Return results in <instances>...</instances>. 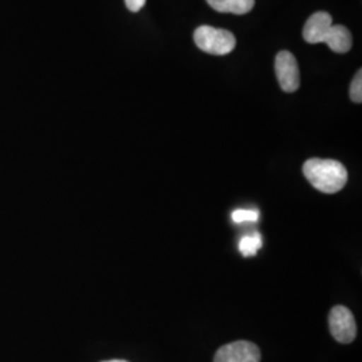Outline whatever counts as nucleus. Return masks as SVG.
<instances>
[{"mask_svg":"<svg viewBox=\"0 0 362 362\" xmlns=\"http://www.w3.org/2000/svg\"><path fill=\"white\" fill-rule=\"evenodd\" d=\"M194 39L200 50L212 55L230 54L236 46V39L233 33L215 27L202 26L196 28Z\"/></svg>","mask_w":362,"mask_h":362,"instance_id":"obj_2","label":"nucleus"},{"mask_svg":"<svg viewBox=\"0 0 362 362\" xmlns=\"http://www.w3.org/2000/svg\"><path fill=\"white\" fill-rule=\"evenodd\" d=\"M103 362H129V361H127V360H109V361H103Z\"/></svg>","mask_w":362,"mask_h":362,"instance_id":"obj_13","label":"nucleus"},{"mask_svg":"<svg viewBox=\"0 0 362 362\" xmlns=\"http://www.w3.org/2000/svg\"><path fill=\"white\" fill-rule=\"evenodd\" d=\"M260 350L248 341H236L221 346L214 362H260Z\"/></svg>","mask_w":362,"mask_h":362,"instance_id":"obj_5","label":"nucleus"},{"mask_svg":"<svg viewBox=\"0 0 362 362\" xmlns=\"http://www.w3.org/2000/svg\"><path fill=\"white\" fill-rule=\"evenodd\" d=\"M333 26V18L330 13L320 11L313 13L303 27V38L311 45L324 43L325 38Z\"/></svg>","mask_w":362,"mask_h":362,"instance_id":"obj_6","label":"nucleus"},{"mask_svg":"<svg viewBox=\"0 0 362 362\" xmlns=\"http://www.w3.org/2000/svg\"><path fill=\"white\" fill-rule=\"evenodd\" d=\"M262 247V235L258 233L246 235L239 242V251L245 258L255 257Z\"/></svg>","mask_w":362,"mask_h":362,"instance_id":"obj_9","label":"nucleus"},{"mask_svg":"<svg viewBox=\"0 0 362 362\" xmlns=\"http://www.w3.org/2000/svg\"><path fill=\"white\" fill-rule=\"evenodd\" d=\"M235 223H243V221H257L259 219L258 209H235L231 215Z\"/></svg>","mask_w":362,"mask_h":362,"instance_id":"obj_10","label":"nucleus"},{"mask_svg":"<svg viewBox=\"0 0 362 362\" xmlns=\"http://www.w3.org/2000/svg\"><path fill=\"white\" fill-rule=\"evenodd\" d=\"M275 73L282 90L286 93L298 90L300 83L299 67L296 57L291 52H278L275 58Z\"/></svg>","mask_w":362,"mask_h":362,"instance_id":"obj_4","label":"nucleus"},{"mask_svg":"<svg viewBox=\"0 0 362 362\" xmlns=\"http://www.w3.org/2000/svg\"><path fill=\"white\" fill-rule=\"evenodd\" d=\"M350 98L356 104L362 103V71L358 70L350 85Z\"/></svg>","mask_w":362,"mask_h":362,"instance_id":"obj_11","label":"nucleus"},{"mask_svg":"<svg viewBox=\"0 0 362 362\" xmlns=\"http://www.w3.org/2000/svg\"><path fill=\"white\" fill-rule=\"evenodd\" d=\"M324 43H326L332 50L338 54H345L349 52L353 45V38L349 30L341 25H333L330 27Z\"/></svg>","mask_w":362,"mask_h":362,"instance_id":"obj_7","label":"nucleus"},{"mask_svg":"<svg viewBox=\"0 0 362 362\" xmlns=\"http://www.w3.org/2000/svg\"><path fill=\"white\" fill-rule=\"evenodd\" d=\"M207 3L219 13L243 15L254 8L255 0H207Z\"/></svg>","mask_w":362,"mask_h":362,"instance_id":"obj_8","label":"nucleus"},{"mask_svg":"<svg viewBox=\"0 0 362 362\" xmlns=\"http://www.w3.org/2000/svg\"><path fill=\"white\" fill-rule=\"evenodd\" d=\"M329 327L333 338L341 344L353 342L357 334V325H356L354 315L348 308L342 305L334 306L330 311Z\"/></svg>","mask_w":362,"mask_h":362,"instance_id":"obj_3","label":"nucleus"},{"mask_svg":"<svg viewBox=\"0 0 362 362\" xmlns=\"http://www.w3.org/2000/svg\"><path fill=\"white\" fill-rule=\"evenodd\" d=\"M145 1L146 0H125V4L132 13H139L145 6Z\"/></svg>","mask_w":362,"mask_h":362,"instance_id":"obj_12","label":"nucleus"},{"mask_svg":"<svg viewBox=\"0 0 362 362\" xmlns=\"http://www.w3.org/2000/svg\"><path fill=\"white\" fill-rule=\"evenodd\" d=\"M302 170L311 185L322 194H337L348 182V170L337 160L310 158Z\"/></svg>","mask_w":362,"mask_h":362,"instance_id":"obj_1","label":"nucleus"}]
</instances>
